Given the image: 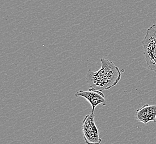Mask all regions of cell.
Returning <instances> with one entry per match:
<instances>
[{
  "label": "cell",
  "instance_id": "cell-1",
  "mask_svg": "<svg viewBox=\"0 0 156 144\" xmlns=\"http://www.w3.org/2000/svg\"><path fill=\"white\" fill-rule=\"evenodd\" d=\"M101 67L94 72L89 70L86 75L90 88L100 91L108 90L116 86L121 78V73L118 67L112 61L101 58Z\"/></svg>",
  "mask_w": 156,
  "mask_h": 144
},
{
  "label": "cell",
  "instance_id": "cell-2",
  "mask_svg": "<svg viewBox=\"0 0 156 144\" xmlns=\"http://www.w3.org/2000/svg\"><path fill=\"white\" fill-rule=\"evenodd\" d=\"M142 43L147 66L156 73V23L147 29Z\"/></svg>",
  "mask_w": 156,
  "mask_h": 144
},
{
  "label": "cell",
  "instance_id": "cell-3",
  "mask_svg": "<svg viewBox=\"0 0 156 144\" xmlns=\"http://www.w3.org/2000/svg\"><path fill=\"white\" fill-rule=\"evenodd\" d=\"M95 117L94 113H91L87 115L83 121L82 131L87 144H100L102 141L95 121Z\"/></svg>",
  "mask_w": 156,
  "mask_h": 144
},
{
  "label": "cell",
  "instance_id": "cell-4",
  "mask_svg": "<svg viewBox=\"0 0 156 144\" xmlns=\"http://www.w3.org/2000/svg\"><path fill=\"white\" fill-rule=\"evenodd\" d=\"M75 96L77 98L83 97L87 99L91 106V113H94L96 106L100 104H102L104 106L107 105V102L105 99V95L102 92L93 88H90L87 91H78V92L75 93Z\"/></svg>",
  "mask_w": 156,
  "mask_h": 144
},
{
  "label": "cell",
  "instance_id": "cell-5",
  "mask_svg": "<svg viewBox=\"0 0 156 144\" xmlns=\"http://www.w3.org/2000/svg\"><path fill=\"white\" fill-rule=\"evenodd\" d=\"M135 117L138 121L145 124L150 121L156 123V105L145 104L136 110Z\"/></svg>",
  "mask_w": 156,
  "mask_h": 144
}]
</instances>
